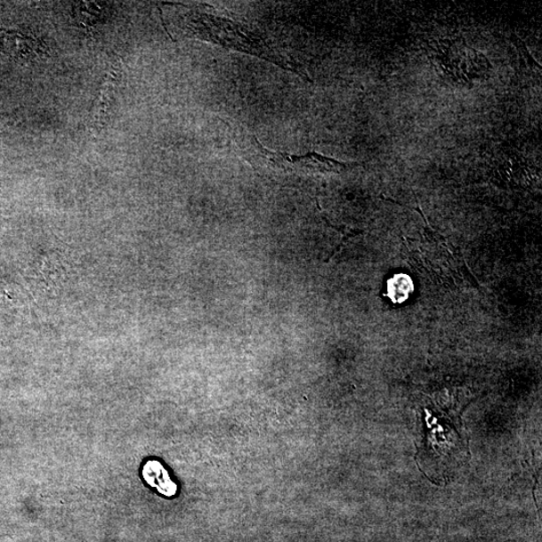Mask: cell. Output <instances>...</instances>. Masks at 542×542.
Returning <instances> with one entry per match:
<instances>
[{"mask_svg": "<svg viewBox=\"0 0 542 542\" xmlns=\"http://www.w3.org/2000/svg\"><path fill=\"white\" fill-rule=\"evenodd\" d=\"M184 27L190 35L223 48L251 54L308 78L293 60L282 56L264 39L242 26L225 18L204 12H190L184 15Z\"/></svg>", "mask_w": 542, "mask_h": 542, "instance_id": "6da1fadb", "label": "cell"}, {"mask_svg": "<svg viewBox=\"0 0 542 542\" xmlns=\"http://www.w3.org/2000/svg\"><path fill=\"white\" fill-rule=\"evenodd\" d=\"M239 133L235 139L240 149L241 156L259 172L271 177L284 176H311L340 173L359 166L358 163H344L316 152L303 156L290 155L281 152H271L259 142L256 137L247 135L246 131L239 128Z\"/></svg>", "mask_w": 542, "mask_h": 542, "instance_id": "7a4b0ae2", "label": "cell"}, {"mask_svg": "<svg viewBox=\"0 0 542 542\" xmlns=\"http://www.w3.org/2000/svg\"><path fill=\"white\" fill-rule=\"evenodd\" d=\"M144 477L148 483L157 481L152 486H156L162 493L166 495L175 494L176 485L171 482L166 471L164 470L160 463L155 461L147 463L144 468Z\"/></svg>", "mask_w": 542, "mask_h": 542, "instance_id": "3957f363", "label": "cell"}, {"mask_svg": "<svg viewBox=\"0 0 542 542\" xmlns=\"http://www.w3.org/2000/svg\"><path fill=\"white\" fill-rule=\"evenodd\" d=\"M119 64H117V68L112 70L111 76H109L108 83L104 86L103 92H101L99 104L95 112V123H93L95 127H98V125L101 123V120H103L107 107L109 105V97L112 95L117 75H119Z\"/></svg>", "mask_w": 542, "mask_h": 542, "instance_id": "277c9868", "label": "cell"}]
</instances>
